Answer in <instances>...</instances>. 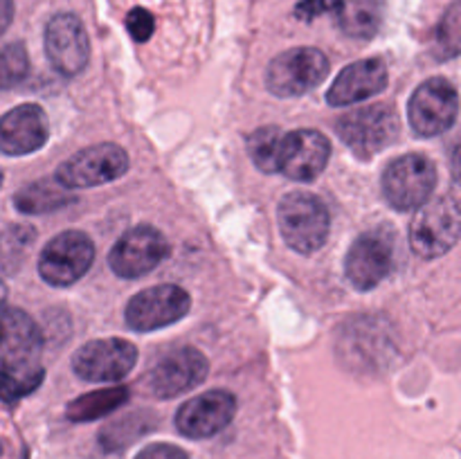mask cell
I'll list each match as a JSON object with an SVG mask.
<instances>
[{
    "instance_id": "obj_19",
    "label": "cell",
    "mask_w": 461,
    "mask_h": 459,
    "mask_svg": "<svg viewBox=\"0 0 461 459\" xmlns=\"http://www.w3.org/2000/svg\"><path fill=\"white\" fill-rule=\"evenodd\" d=\"M387 86V66L381 58H363L342 68L327 93L331 106H349L383 93Z\"/></svg>"
},
{
    "instance_id": "obj_11",
    "label": "cell",
    "mask_w": 461,
    "mask_h": 459,
    "mask_svg": "<svg viewBox=\"0 0 461 459\" xmlns=\"http://www.w3.org/2000/svg\"><path fill=\"white\" fill-rule=\"evenodd\" d=\"M138 363V346L120 338L90 340L75 351L72 369L88 382H120Z\"/></svg>"
},
{
    "instance_id": "obj_15",
    "label": "cell",
    "mask_w": 461,
    "mask_h": 459,
    "mask_svg": "<svg viewBox=\"0 0 461 459\" xmlns=\"http://www.w3.org/2000/svg\"><path fill=\"white\" fill-rule=\"evenodd\" d=\"M394 266V246L390 237L378 230L365 232L351 243L345 256V274L356 291L376 288Z\"/></svg>"
},
{
    "instance_id": "obj_4",
    "label": "cell",
    "mask_w": 461,
    "mask_h": 459,
    "mask_svg": "<svg viewBox=\"0 0 461 459\" xmlns=\"http://www.w3.org/2000/svg\"><path fill=\"white\" fill-rule=\"evenodd\" d=\"M461 220L455 196H441L419 207L410 228V243L423 259H437L459 241Z\"/></svg>"
},
{
    "instance_id": "obj_22",
    "label": "cell",
    "mask_w": 461,
    "mask_h": 459,
    "mask_svg": "<svg viewBox=\"0 0 461 459\" xmlns=\"http://www.w3.org/2000/svg\"><path fill=\"white\" fill-rule=\"evenodd\" d=\"M129 400V390L126 387H106V390H95L84 396H77L66 408V417L75 423L95 421L106 414L115 412L117 408Z\"/></svg>"
},
{
    "instance_id": "obj_31",
    "label": "cell",
    "mask_w": 461,
    "mask_h": 459,
    "mask_svg": "<svg viewBox=\"0 0 461 459\" xmlns=\"http://www.w3.org/2000/svg\"><path fill=\"white\" fill-rule=\"evenodd\" d=\"M5 302H7V286H5V282L0 279V310L5 309Z\"/></svg>"
},
{
    "instance_id": "obj_3",
    "label": "cell",
    "mask_w": 461,
    "mask_h": 459,
    "mask_svg": "<svg viewBox=\"0 0 461 459\" xmlns=\"http://www.w3.org/2000/svg\"><path fill=\"white\" fill-rule=\"evenodd\" d=\"M381 184L385 201L394 210H419L423 202L430 201L432 192H435L437 166L430 158L421 156V153H408L385 166Z\"/></svg>"
},
{
    "instance_id": "obj_12",
    "label": "cell",
    "mask_w": 461,
    "mask_h": 459,
    "mask_svg": "<svg viewBox=\"0 0 461 459\" xmlns=\"http://www.w3.org/2000/svg\"><path fill=\"white\" fill-rule=\"evenodd\" d=\"M210 374V363L203 356V351L194 346H180L167 354L165 358L158 360L149 369L147 382L149 392L158 399H174V396L185 394L201 385Z\"/></svg>"
},
{
    "instance_id": "obj_1",
    "label": "cell",
    "mask_w": 461,
    "mask_h": 459,
    "mask_svg": "<svg viewBox=\"0 0 461 459\" xmlns=\"http://www.w3.org/2000/svg\"><path fill=\"white\" fill-rule=\"evenodd\" d=\"M279 232L291 250L313 255L327 243L331 216L318 196L306 192H291L279 202Z\"/></svg>"
},
{
    "instance_id": "obj_16",
    "label": "cell",
    "mask_w": 461,
    "mask_h": 459,
    "mask_svg": "<svg viewBox=\"0 0 461 459\" xmlns=\"http://www.w3.org/2000/svg\"><path fill=\"white\" fill-rule=\"evenodd\" d=\"M237 399L225 390H212L183 403L176 412V428L189 439H210L232 423Z\"/></svg>"
},
{
    "instance_id": "obj_27",
    "label": "cell",
    "mask_w": 461,
    "mask_h": 459,
    "mask_svg": "<svg viewBox=\"0 0 461 459\" xmlns=\"http://www.w3.org/2000/svg\"><path fill=\"white\" fill-rule=\"evenodd\" d=\"M126 30H129L131 39L138 40V43H147L149 39L156 32V18L151 16V12L144 7L131 9L129 16H126Z\"/></svg>"
},
{
    "instance_id": "obj_21",
    "label": "cell",
    "mask_w": 461,
    "mask_h": 459,
    "mask_svg": "<svg viewBox=\"0 0 461 459\" xmlns=\"http://www.w3.org/2000/svg\"><path fill=\"white\" fill-rule=\"evenodd\" d=\"M383 22L381 0H340L338 25L351 39H372Z\"/></svg>"
},
{
    "instance_id": "obj_14",
    "label": "cell",
    "mask_w": 461,
    "mask_h": 459,
    "mask_svg": "<svg viewBox=\"0 0 461 459\" xmlns=\"http://www.w3.org/2000/svg\"><path fill=\"white\" fill-rule=\"evenodd\" d=\"M45 54L54 70L75 76L88 66L90 40L86 27L75 14H57L45 25Z\"/></svg>"
},
{
    "instance_id": "obj_6",
    "label": "cell",
    "mask_w": 461,
    "mask_h": 459,
    "mask_svg": "<svg viewBox=\"0 0 461 459\" xmlns=\"http://www.w3.org/2000/svg\"><path fill=\"white\" fill-rule=\"evenodd\" d=\"M95 261V246L88 234L66 230L50 238L39 256V274L50 286L66 288L79 282Z\"/></svg>"
},
{
    "instance_id": "obj_30",
    "label": "cell",
    "mask_w": 461,
    "mask_h": 459,
    "mask_svg": "<svg viewBox=\"0 0 461 459\" xmlns=\"http://www.w3.org/2000/svg\"><path fill=\"white\" fill-rule=\"evenodd\" d=\"M14 18V0H0V36L9 27Z\"/></svg>"
},
{
    "instance_id": "obj_20",
    "label": "cell",
    "mask_w": 461,
    "mask_h": 459,
    "mask_svg": "<svg viewBox=\"0 0 461 459\" xmlns=\"http://www.w3.org/2000/svg\"><path fill=\"white\" fill-rule=\"evenodd\" d=\"M72 196L57 178H43L36 183L25 184L14 196V205L23 214H45V212H57L61 207L70 205Z\"/></svg>"
},
{
    "instance_id": "obj_17",
    "label": "cell",
    "mask_w": 461,
    "mask_h": 459,
    "mask_svg": "<svg viewBox=\"0 0 461 459\" xmlns=\"http://www.w3.org/2000/svg\"><path fill=\"white\" fill-rule=\"evenodd\" d=\"M48 115L39 104H21L0 117V151L27 156L48 142Z\"/></svg>"
},
{
    "instance_id": "obj_28",
    "label": "cell",
    "mask_w": 461,
    "mask_h": 459,
    "mask_svg": "<svg viewBox=\"0 0 461 459\" xmlns=\"http://www.w3.org/2000/svg\"><path fill=\"white\" fill-rule=\"evenodd\" d=\"M338 9H340V0H300L295 4V16L309 22L324 14H338Z\"/></svg>"
},
{
    "instance_id": "obj_24",
    "label": "cell",
    "mask_w": 461,
    "mask_h": 459,
    "mask_svg": "<svg viewBox=\"0 0 461 459\" xmlns=\"http://www.w3.org/2000/svg\"><path fill=\"white\" fill-rule=\"evenodd\" d=\"M284 130L279 126H264V129H257L248 138V153H250L257 169L264 171V174H277V158Z\"/></svg>"
},
{
    "instance_id": "obj_2",
    "label": "cell",
    "mask_w": 461,
    "mask_h": 459,
    "mask_svg": "<svg viewBox=\"0 0 461 459\" xmlns=\"http://www.w3.org/2000/svg\"><path fill=\"white\" fill-rule=\"evenodd\" d=\"M338 138L358 158H372L396 142L401 133L399 112L390 104H369L338 117Z\"/></svg>"
},
{
    "instance_id": "obj_18",
    "label": "cell",
    "mask_w": 461,
    "mask_h": 459,
    "mask_svg": "<svg viewBox=\"0 0 461 459\" xmlns=\"http://www.w3.org/2000/svg\"><path fill=\"white\" fill-rule=\"evenodd\" d=\"M43 338L34 320L21 309L0 310V369L36 363Z\"/></svg>"
},
{
    "instance_id": "obj_29",
    "label": "cell",
    "mask_w": 461,
    "mask_h": 459,
    "mask_svg": "<svg viewBox=\"0 0 461 459\" xmlns=\"http://www.w3.org/2000/svg\"><path fill=\"white\" fill-rule=\"evenodd\" d=\"M135 459H189V454L183 448L171 444H151L142 448Z\"/></svg>"
},
{
    "instance_id": "obj_26",
    "label": "cell",
    "mask_w": 461,
    "mask_h": 459,
    "mask_svg": "<svg viewBox=\"0 0 461 459\" xmlns=\"http://www.w3.org/2000/svg\"><path fill=\"white\" fill-rule=\"evenodd\" d=\"M437 45L444 50V57H455L459 52V4H450L448 14L441 21L439 32H437Z\"/></svg>"
},
{
    "instance_id": "obj_23",
    "label": "cell",
    "mask_w": 461,
    "mask_h": 459,
    "mask_svg": "<svg viewBox=\"0 0 461 459\" xmlns=\"http://www.w3.org/2000/svg\"><path fill=\"white\" fill-rule=\"evenodd\" d=\"M41 382H43V367L39 363L0 369V399L5 403H16L23 396L32 394Z\"/></svg>"
},
{
    "instance_id": "obj_5",
    "label": "cell",
    "mask_w": 461,
    "mask_h": 459,
    "mask_svg": "<svg viewBox=\"0 0 461 459\" xmlns=\"http://www.w3.org/2000/svg\"><path fill=\"white\" fill-rule=\"evenodd\" d=\"M329 58L318 48H293L277 54L266 70V86L277 97H297L322 84Z\"/></svg>"
},
{
    "instance_id": "obj_7",
    "label": "cell",
    "mask_w": 461,
    "mask_h": 459,
    "mask_svg": "<svg viewBox=\"0 0 461 459\" xmlns=\"http://www.w3.org/2000/svg\"><path fill=\"white\" fill-rule=\"evenodd\" d=\"M459 94L457 88L444 76L423 81L412 93L408 104L410 126L421 138L441 135L457 122Z\"/></svg>"
},
{
    "instance_id": "obj_13",
    "label": "cell",
    "mask_w": 461,
    "mask_h": 459,
    "mask_svg": "<svg viewBox=\"0 0 461 459\" xmlns=\"http://www.w3.org/2000/svg\"><path fill=\"white\" fill-rule=\"evenodd\" d=\"M329 158H331V142L327 135L313 129L291 130L284 133L279 144L277 174L282 171L286 178L311 183L327 169Z\"/></svg>"
},
{
    "instance_id": "obj_25",
    "label": "cell",
    "mask_w": 461,
    "mask_h": 459,
    "mask_svg": "<svg viewBox=\"0 0 461 459\" xmlns=\"http://www.w3.org/2000/svg\"><path fill=\"white\" fill-rule=\"evenodd\" d=\"M30 75V57L23 43H9L0 48V90L21 84Z\"/></svg>"
},
{
    "instance_id": "obj_8",
    "label": "cell",
    "mask_w": 461,
    "mask_h": 459,
    "mask_svg": "<svg viewBox=\"0 0 461 459\" xmlns=\"http://www.w3.org/2000/svg\"><path fill=\"white\" fill-rule=\"evenodd\" d=\"M129 171V156L117 144H93L59 165L54 178L66 189H88L117 180Z\"/></svg>"
},
{
    "instance_id": "obj_32",
    "label": "cell",
    "mask_w": 461,
    "mask_h": 459,
    "mask_svg": "<svg viewBox=\"0 0 461 459\" xmlns=\"http://www.w3.org/2000/svg\"><path fill=\"white\" fill-rule=\"evenodd\" d=\"M0 187H3V171H0Z\"/></svg>"
},
{
    "instance_id": "obj_9",
    "label": "cell",
    "mask_w": 461,
    "mask_h": 459,
    "mask_svg": "<svg viewBox=\"0 0 461 459\" xmlns=\"http://www.w3.org/2000/svg\"><path fill=\"white\" fill-rule=\"evenodd\" d=\"M167 256H169V241L165 234L151 225H138L117 238L108 252V264L120 277L138 279L156 270Z\"/></svg>"
},
{
    "instance_id": "obj_10",
    "label": "cell",
    "mask_w": 461,
    "mask_h": 459,
    "mask_svg": "<svg viewBox=\"0 0 461 459\" xmlns=\"http://www.w3.org/2000/svg\"><path fill=\"white\" fill-rule=\"evenodd\" d=\"M192 309V297L176 284H160L131 297L124 318L129 328L140 333L165 328L178 322Z\"/></svg>"
}]
</instances>
